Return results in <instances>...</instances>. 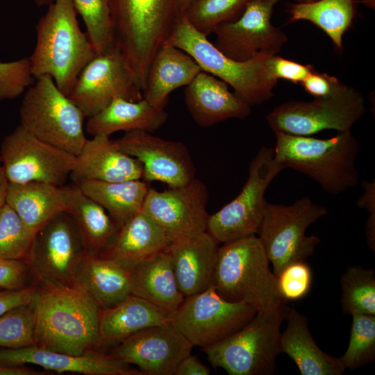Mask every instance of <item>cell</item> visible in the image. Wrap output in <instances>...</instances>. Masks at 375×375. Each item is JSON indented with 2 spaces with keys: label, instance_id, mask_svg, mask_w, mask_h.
Wrapping results in <instances>:
<instances>
[{
  "label": "cell",
  "instance_id": "6da1fadb",
  "mask_svg": "<svg viewBox=\"0 0 375 375\" xmlns=\"http://www.w3.org/2000/svg\"><path fill=\"white\" fill-rule=\"evenodd\" d=\"M35 346L81 356L99 350L101 308L80 286L35 281Z\"/></svg>",
  "mask_w": 375,
  "mask_h": 375
},
{
  "label": "cell",
  "instance_id": "7a4b0ae2",
  "mask_svg": "<svg viewBox=\"0 0 375 375\" xmlns=\"http://www.w3.org/2000/svg\"><path fill=\"white\" fill-rule=\"evenodd\" d=\"M96 53L82 31L72 0H55L36 26V43L29 57L35 78L49 76L68 97L82 69Z\"/></svg>",
  "mask_w": 375,
  "mask_h": 375
},
{
  "label": "cell",
  "instance_id": "3957f363",
  "mask_svg": "<svg viewBox=\"0 0 375 375\" xmlns=\"http://www.w3.org/2000/svg\"><path fill=\"white\" fill-rule=\"evenodd\" d=\"M115 47L142 90L153 57L180 16L179 0H109Z\"/></svg>",
  "mask_w": 375,
  "mask_h": 375
},
{
  "label": "cell",
  "instance_id": "277c9868",
  "mask_svg": "<svg viewBox=\"0 0 375 375\" xmlns=\"http://www.w3.org/2000/svg\"><path fill=\"white\" fill-rule=\"evenodd\" d=\"M274 133V157L285 169L307 175L332 195L358 185L356 161L360 144L351 131L338 132L328 139Z\"/></svg>",
  "mask_w": 375,
  "mask_h": 375
},
{
  "label": "cell",
  "instance_id": "5b68a950",
  "mask_svg": "<svg viewBox=\"0 0 375 375\" xmlns=\"http://www.w3.org/2000/svg\"><path fill=\"white\" fill-rule=\"evenodd\" d=\"M265 249L256 235L219 247L214 283L217 292L230 301H244L258 310L278 308L281 298L276 276Z\"/></svg>",
  "mask_w": 375,
  "mask_h": 375
},
{
  "label": "cell",
  "instance_id": "8992f818",
  "mask_svg": "<svg viewBox=\"0 0 375 375\" xmlns=\"http://www.w3.org/2000/svg\"><path fill=\"white\" fill-rule=\"evenodd\" d=\"M164 45L178 48L191 56L202 71L222 80L250 106L258 105L273 97L278 81L271 75L270 56L260 54L247 61L232 60L220 51L207 36L196 30L183 14Z\"/></svg>",
  "mask_w": 375,
  "mask_h": 375
},
{
  "label": "cell",
  "instance_id": "52a82bcc",
  "mask_svg": "<svg viewBox=\"0 0 375 375\" xmlns=\"http://www.w3.org/2000/svg\"><path fill=\"white\" fill-rule=\"evenodd\" d=\"M289 307L286 303L258 310L243 327L224 340L201 349L214 367L229 375H269L281 352V325Z\"/></svg>",
  "mask_w": 375,
  "mask_h": 375
},
{
  "label": "cell",
  "instance_id": "ba28073f",
  "mask_svg": "<svg viewBox=\"0 0 375 375\" xmlns=\"http://www.w3.org/2000/svg\"><path fill=\"white\" fill-rule=\"evenodd\" d=\"M25 91L19 109L20 125L38 139L77 156L84 146L83 111L47 75Z\"/></svg>",
  "mask_w": 375,
  "mask_h": 375
},
{
  "label": "cell",
  "instance_id": "9c48e42d",
  "mask_svg": "<svg viewBox=\"0 0 375 375\" xmlns=\"http://www.w3.org/2000/svg\"><path fill=\"white\" fill-rule=\"evenodd\" d=\"M327 212L308 197L289 206L268 203L257 234L275 276L287 265L306 261L313 253L320 239L306 231Z\"/></svg>",
  "mask_w": 375,
  "mask_h": 375
},
{
  "label": "cell",
  "instance_id": "30bf717a",
  "mask_svg": "<svg viewBox=\"0 0 375 375\" xmlns=\"http://www.w3.org/2000/svg\"><path fill=\"white\" fill-rule=\"evenodd\" d=\"M285 169L272 147H262L249 165L247 180L239 194L209 216L206 231L218 242L226 243L256 235L268 202L265 192Z\"/></svg>",
  "mask_w": 375,
  "mask_h": 375
},
{
  "label": "cell",
  "instance_id": "8fae6325",
  "mask_svg": "<svg viewBox=\"0 0 375 375\" xmlns=\"http://www.w3.org/2000/svg\"><path fill=\"white\" fill-rule=\"evenodd\" d=\"M88 253L76 221L62 211L36 231L24 261L35 281L75 285Z\"/></svg>",
  "mask_w": 375,
  "mask_h": 375
},
{
  "label": "cell",
  "instance_id": "7c38bea8",
  "mask_svg": "<svg viewBox=\"0 0 375 375\" xmlns=\"http://www.w3.org/2000/svg\"><path fill=\"white\" fill-rule=\"evenodd\" d=\"M258 311L250 303L226 300L212 285L201 292L186 297L171 314L169 325L193 347L203 349L243 327Z\"/></svg>",
  "mask_w": 375,
  "mask_h": 375
},
{
  "label": "cell",
  "instance_id": "4fadbf2b",
  "mask_svg": "<svg viewBox=\"0 0 375 375\" xmlns=\"http://www.w3.org/2000/svg\"><path fill=\"white\" fill-rule=\"evenodd\" d=\"M365 111L361 93L346 85L328 97L281 103L267 114L266 119L274 132L310 136L324 130L351 131Z\"/></svg>",
  "mask_w": 375,
  "mask_h": 375
},
{
  "label": "cell",
  "instance_id": "5bb4252c",
  "mask_svg": "<svg viewBox=\"0 0 375 375\" xmlns=\"http://www.w3.org/2000/svg\"><path fill=\"white\" fill-rule=\"evenodd\" d=\"M0 157L8 183L40 181L56 186L65 185L76 159L35 137L20 124L3 140Z\"/></svg>",
  "mask_w": 375,
  "mask_h": 375
},
{
  "label": "cell",
  "instance_id": "9a60e30c",
  "mask_svg": "<svg viewBox=\"0 0 375 375\" xmlns=\"http://www.w3.org/2000/svg\"><path fill=\"white\" fill-rule=\"evenodd\" d=\"M279 1L251 0L237 19L214 29L213 44L236 61H247L260 54L277 55L288 40L272 23L274 8Z\"/></svg>",
  "mask_w": 375,
  "mask_h": 375
},
{
  "label": "cell",
  "instance_id": "2e32d148",
  "mask_svg": "<svg viewBox=\"0 0 375 375\" xmlns=\"http://www.w3.org/2000/svg\"><path fill=\"white\" fill-rule=\"evenodd\" d=\"M68 97L90 117L117 97L129 101L142 98L123 56L115 47L96 55L79 74Z\"/></svg>",
  "mask_w": 375,
  "mask_h": 375
},
{
  "label": "cell",
  "instance_id": "e0dca14e",
  "mask_svg": "<svg viewBox=\"0 0 375 375\" xmlns=\"http://www.w3.org/2000/svg\"><path fill=\"white\" fill-rule=\"evenodd\" d=\"M113 141L121 151L141 162L142 179L147 183L160 181L172 188L196 178L194 161L182 142L165 140L144 131L125 133Z\"/></svg>",
  "mask_w": 375,
  "mask_h": 375
},
{
  "label": "cell",
  "instance_id": "ac0fdd59",
  "mask_svg": "<svg viewBox=\"0 0 375 375\" xmlns=\"http://www.w3.org/2000/svg\"><path fill=\"white\" fill-rule=\"evenodd\" d=\"M208 199L206 185L195 178L163 191L150 187L142 211L175 238L206 231Z\"/></svg>",
  "mask_w": 375,
  "mask_h": 375
},
{
  "label": "cell",
  "instance_id": "d6986e66",
  "mask_svg": "<svg viewBox=\"0 0 375 375\" xmlns=\"http://www.w3.org/2000/svg\"><path fill=\"white\" fill-rule=\"evenodd\" d=\"M193 346L169 324L141 330L112 348L111 356L138 367L142 374L175 375Z\"/></svg>",
  "mask_w": 375,
  "mask_h": 375
},
{
  "label": "cell",
  "instance_id": "ffe728a7",
  "mask_svg": "<svg viewBox=\"0 0 375 375\" xmlns=\"http://www.w3.org/2000/svg\"><path fill=\"white\" fill-rule=\"evenodd\" d=\"M0 364L16 366L27 364L58 373L85 375H140L142 372L110 354L92 350L81 356L47 350L36 346L20 349L0 348Z\"/></svg>",
  "mask_w": 375,
  "mask_h": 375
},
{
  "label": "cell",
  "instance_id": "44dd1931",
  "mask_svg": "<svg viewBox=\"0 0 375 375\" xmlns=\"http://www.w3.org/2000/svg\"><path fill=\"white\" fill-rule=\"evenodd\" d=\"M218 244L204 231L176 237L167 248L178 287L185 297L213 285Z\"/></svg>",
  "mask_w": 375,
  "mask_h": 375
},
{
  "label": "cell",
  "instance_id": "7402d4cb",
  "mask_svg": "<svg viewBox=\"0 0 375 375\" xmlns=\"http://www.w3.org/2000/svg\"><path fill=\"white\" fill-rule=\"evenodd\" d=\"M185 101L194 122L209 127L229 119H243L251 112L249 104L215 76L200 72L185 86Z\"/></svg>",
  "mask_w": 375,
  "mask_h": 375
},
{
  "label": "cell",
  "instance_id": "603a6c76",
  "mask_svg": "<svg viewBox=\"0 0 375 375\" xmlns=\"http://www.w3.org/2000/svg\"><path fill=\"white\" fill-rule=\"evenodd\" d=\"M70 177L74 183L83 180L118 182L142 179L141 162L121 151L110 137L87 139L76 156Z\"/></svg>",
  "mask_w": 375,
  "mask_h": 375
},
{
  "label": "cell",
  "instance_id": "cb8c5ba5",
  "mask_svg": "<svg viewBox=\"0 0 375 375\" xmlns=\"http://www.w3.org/2000/svg\"><path fill=\"white\" fill-rule=\"evenodd\" d=\"M174 238L142 210L123 224L99 256L129 267L167 249Z\"/></svg>",
  "mask_w": 375,
  "mask_h": 375
},
{
  "label": "cell",
  "instance_id": "d4e9b609",
  "mask_svg": "<svg viewBox=\"0 0 375 375\" xmlns=\"http://www.w3.org/2000/svg\"><path fill=\"white\" fill-rule=\"evenodd\" d=\"M171 313L130 294L117 305L101 309L99 349L114 348L133 334L150 326L169 324Z\"/></svg>",
  "mask_w": 375,
  "mask_h": 375
},
{
  "label": "cell",
  "instance_id": "484cf974",
  "mask_svg": "<svg viewBox=\"0 0 375 375\" xmlns=\"http://www.w3.org/2000/svg\"><path fill=\"white\" fill-rule=\"evenodd\" d=\"M130 292L171 314L177 310L185 297L167 250L130 267Z\"/></svg>",
  "mask_w": 375,
  "mask_h": 375
},
{
  "label": "cell",
  "instance_id": "4316f807",
  "mask_svg": "<svg viewBox=\"0 0 375 375\" xmlns=\"http://www.w3.org/2000/svg\"><path fill=\"white\" fill-rule=\"evenodd\" d=\"M168 116L165 108L154 107L143 97L135 101L117 97L106 108L88 117L86 131L92 137H110L118 131L152 133L166 123Z\"/></svg>",
  "mask_w": 375,
  "mask_h": 375
},
{
  "label": "cell",
  "instance_id": "83f0119b",
  "mask_svg": "<svg viewBox=\"0 0 375 375\" xmlns=\"http://www.w3.org/2000/svg\"><path fill=\"white\" fill-rule=\"evenodd\" d=\"M202 69L186 52L163 45L153 58L147 74L142 97L158 108H165L169 95L188 85Z\"/></svg>",
  "mask_w": 375,
  "mask_h": 375
},
{
  "label": "cell",
  "instance_id": "f1b7e54d",
  "mask_svg": "<svg viewBox=\"0 0 375 375\" xmlns=\"http://www.w3.org/2000/svg\"><path fill=\"white\" fill-rule=\"evenodd\" d=\"M287 326L281 334V351L290 356L301 375H341L345 368L340 358L324 353L309 331L307 318L289 308Z\"/></svg>",
  "mask_w": 375,
  "mask_h": 375
},
{
  "label": "cell",
  "instance_id": "f546056e",
  "mask_svg": "<svg viewBox=\"0 0 375 375\" xmlns=\"http://www.w3.org/2000/svg\"><path fill=\"white\" fill-rule=\"evenodd\" d=\"M76 285L85 290L101 309L113 307L130 294V267L114 259L88 253Z\"/></svg>",
  "mask_w": 375,
  "mask_h": 375
},
{
  "label": "cell",
  "instance_id": "4dcf8cb0",
  "mask_svg": "<svg viewBox=\"0 0 375 375\" xmlns=\"http://www.w3.org/2000/svg\"><path fill=\"white\" fill-rule=\"evenodd\" d=\"M63 186L40 181L8 183L6 203L28 228L36 233L53 216L65 211Z\"/></svg>",
  "mask_w": 375,
  "mask_h": 375
},
{
  "label": "cell",
  "instance_id": "1f68e13d",
  "mask_svg": "<svg viewBox=\"0 0 375 375\" xmlns=\"http://www.w3.org/2000/svg\"><path fill=\"white\" fill-rule=\"evenodd\" d=\"M63 188L65 211L76 221L88 253L100 255L114 238L119 226L106 210L83 194L77 185Z\"/></svg>",
  "mask_w": 375,
  "mask_h": 375
},
{
  "label": "cell",
  "instance_id": "d6a6232c",
  "mask_svg": "<svg viewBox=\"0 0 375 375\" xmlns=\"http://www.w3.org/2000/svg\"><path fill=\"white\" fill-rule=\"evenodd\" d=\"M75 184L102 206L119 227L142 210L150 188L141 179L118 182L83 180Z\"/></svg>",
  "mask_w": 375,
  "mask_h": 375
},
{
  "label": "cell",
  "instance_id": "836d02e7",
  "mask_svg": "<svg viewBox=\"0 0 375 375\" xmlns=\"http://www.w3.org/2000/svg\"><path fill=\"white\" fill-rule=\"evenodd\" d=\"M289 23L308 21L321 28L338 49H342V37L351 26L354 15L353 0H317L296 3L289 8Z\"/></svg>",
  "mask_w": 375,
  "mask_h": 375
},
{
  "label": "cell",
  "instance_id": "e575fe53",
  "mask_svg": "<svg viewBox=\"0 0 375 375\" xmlns=\"http://www.w3.org/2000/svg\"><path fill=\"white\" fill-rule=\"evenodd\" d=\"M344 313L375 315V274L372 269L349 266L341 276Z\"/></svg>",
  "mask_w": 375,
  "mask_h": 375
},
{
  "label": "cell",
  "instance_id": "d590c367",
  "mask_svg": "<svg viewBox=\"0 0 375 375\" xmlns=\"http://www.w3.org/2000/svg\"><path fill=\"white\" fill-rule=\"evenodd\" d=\"M251 0H191L183 13L201 33L208 36L219 25L237 19Z\"/></svg>",
  "mask_w": 375,
  "mask_h": 375
},
{
  "label": "cell",
  "instance_id": "8d00e7d4",
  "mask_svg": "<svg viewBox=\"0 0 375 375\" xmlns=\"http://www.w3.org/2000/svg\"><path fill=\"white\" fill-rule=\"evenodd\" d=\"M97 55L115 48L109 0H72Z\"/></svg>",
  "mask_w": 375,
  "mask_h": 375
},
{
  "label": "cell",
  "instance_id": "74e56055",
  "mask_svg": "<svg viewBox=\"0 0 375 375\" xmlns=\"http://www.w3.org/2000/svg\"><path fill=\"white\" fill-rule=\"evenodd\" d=\"M35 325L33 300L4 312L0 315V348L20 349L35 346Z\"/></svg>",
  "mask_w": 375,
  "mask_h": 375
},
{
  "label": "cell",
  "instance_id": "f35d334b",
  "mask_svg": "<svg viewBox=\"0 0 375 375\" xmlns=\"http://www.w3.org/2000/svg\"><path fill=\"white\" fill-rule=\"evenodd\" d=\"M348 347L340 358L343 367L353 370L375 358V315L353 314Z\"/></svg>",
  "mask_w": 375,
  "mask_h": 375
},
{
  "label": "cell",
  "instance_id": "ab89813d",
  "mask_svg": "<svg viewBox=\"0 0 375 375\" xmlns=\"http://www.w3.org/2000/svg\"><path fill=\"white\" fill-rule=\"evenodd\" d=\"M35 234L8 203L0 207V259L24 260Z\"/></svg>",
  "mask_w": 375,
  "mask_h": 375
},
{
  "label": "cell",
  "instance_id": "60d3db41",
  "mask_svg": "<svg viewBox=\"0 0 375 375\" xmlns=\"http://www.w3.org/2000/svg\"><path fill=\"white\" fill-rule=\"evenodd\" d=\"M276 285L283 301H297L310 292L312 272L306 261H298L287 265L276 276Z\"/></svg>",
  "mask_w": 375,
  "mask_h": 375
},
{
  "label": "cell",
  "instance_id": "b9f144b4",
  "mask_svg": "<svg viewBox=\"0 0 375 375\" xmlns=\"http://www.w3.org/2000/svg\"><path fill=\"white\" fill-rule=\"evenodd\" d=\"M29 58L0 61V100L13 99L33 83Z\"/></svg>",
  "mask_w": 375,
  "mask_h": 375
},
{
  "label": "cell",
  "instance_id": "7bdbcfd3",
  "mask_svg": "<svg viewBox=\"0 0 375 375\" xmlns=\"http://www.w3.org/2000/svg\"><path fill=\"white\" fill-rule=\"evenodd\" d=\"M35 281L24 260L0 259V288L18 290L31 285Z\"/></svg>",
  "mask_w": 375,
  "mask_h": 375
},
{
  "label": "cell",
  "instance_id": "ee69618b",
  "mask_svg": "<svg viewBox=\"0 0 375 375\" xmlns=\"http://www.w3.org/2000/svg\"><path fill=\"white\" fill-rule=\"evenodd\" d=\"M268 65L271 75L274 79L278 81L282 78L296 84L301 83L315 69L312 65H303L285 59L278 54L270 56Z\"/></svg>",
  "mask_w": 375,
  "mask_h": 375
},
{
  "label": "cell",
  "instance_id": "f6af8a7d",
  "mask_svg": "<svg viewBox=\"0 0 375 375\" xmlns=\"http://www.w3.org/2000/svg\"><path fill=\"white\" fill-rule=\"evenodd\" d=\"M301 84L305 91L315 99L332 96L346 85L335 76L320 73L315 69Z\"/></svg>",
  "mask_w": 375,
  "mask_h": 375
},
{
  "label": "cell",
  "instance_id": "bcb514c9",
  "mask_svg": "<svg viewBox=\"0 0 375 375\" xmlns=\"http://www.w3.org/2000/svg\"><path fill=\"white\" fill-rule=\"evenodd\" d=\"M363 194L358 199L357 205L366 208L370 215L366 222V238L367 244L371 249L375 247V182L362 181Z\"/></svg>",
  "mask_w": 375,
  "mask_h": 375
},
{
  "label": "cell",
  "instance_id": "7dc6e473",
  "mask_svg": "<svg viewBox=\"0 0 375 375\" xmlns=\"http://www.w3.org/2000/svg\"><path fill=\"white\" fill-rule=\"evenodd\" d=\"M35 281L31 285L18 290H3L0 292V315L10 309L31 302L35 294Z\"/></svg>",
  "mask_w": 375,
  "mask_h": 375
},
{
  "label": "cell",
  "instance_id": "c3c4849f",
  "mask_svg": "<svg viewBox=\"0 0 375 375\" xmlns=\"http://www.w3.org/2000/svg\"><path fill=\"white\" fill-rule=\"evenodd\" d=\"M209 369L198 358L190 354L178 365L175 375H208Z\"/></svg>",
  "mask_w": 375,
  "mask_h": 375
},
{
  "label": "cell",
  "instance_id": "681fc988",
  "mask_svg": "<svg viewBox=\"0 0 375 375\" xmlns=\"http://www.w3.org/2000/svg\"><path fill=\"white\" fill-rule=\"evenodd\" d=\"M42 373L24 365H5L0 364V375H43Z\"/></svg>",
  "mask_w": 375,
  "mask_h": 375
},
{
  "label": "cell",
  "instance_id": "f907efd6",
  "mask_svg": "<svg viewBox=\"0 0 375 375\" xmlns=\"http://www.w3.org/2000/svg\"><path fill=\"white\" fill-rule=\"evenodd\" d=\"M8 187V181L5 176L3 167L0 165V207L6 203Z\"/></svg>",
  "mask_w": 375,
  "mask_h": 375
},
{
  "label": "cell",
  "instance_id": "816d5d0a",
  "mask_svg": "<svg viewBox=\"0 0 375 375\" xmlns=\"http://www.w3.org/2000/svg\"><path fill=\"white\" fill-rule=\"evenodd\" d=\"M190 1L191 0H179V10L181 14H183L185 11Z\"/></svg>",
  "mask_w": 375,
  "mask_h": 375
},
{
  "label": "cell",
  "instance_id": "f5cc1de1",
  "mask_svg": "<svg viewBox=\"0 0 375 375\" xmlns=\"http://www.w3.org/2000/svg\"><path fill=\"white\" fill-rule=\"evenodd\" d=\"M360 3L369 9L374 10L375 8V0H361Z\"/></svg>",
  "mask_w": 375,
  "mask_h": 375
},
{
  "label": "cell",
  "instance_id": "db71d44e",
  "mask_svg": "<svg viewBox=\"0 0 375 375\" xmlns=\"http://www.w3.org/2000/svg\"><path fill=\"white\" fill-rule=\"evenodd\" d=\"M35 3L38 6H49L55 0H34Z\"/></svg>",
  "mask_w": 375,
  "mask_h": 375
},
{
  "label": "cell",
  "instance_id": "11a10c76",
  "mask_svg": "<svg viewBox=\"0 0 375 375\" xmlns=\"http://www.w3.org/2000/svg\"><path fill=\"white\" fill-rule=\"evenodd\" d=\"M298 3H308V2H312L317 0H296Z\"/></svg>",
  "mask_w": 375,
  "mask_h": 375
},
{
  "label": "cell",
  "instance_id": "9f6ffc18",
  "mask_svg": "<svg viewBox=\"0 0 375 375\" xmlns=\"http://www.w3.org/2000/svg\"><path fill=\"white\" fill-rule=\"evenodd\" d=\"M0 165H1V157H0Z\"/></svg>",
  "mask_w": 375,
  "mask_h": 375
}]
</instances>
